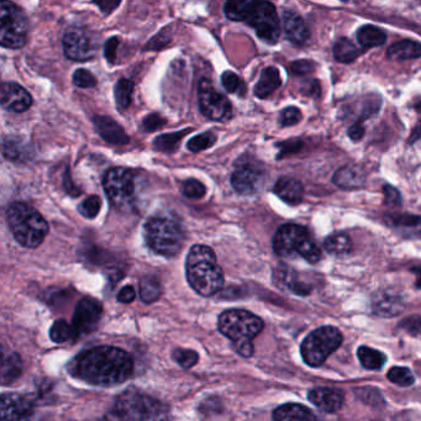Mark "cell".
<instances>
[{
  "label": "cell",
  "instance_id": "1",
  "mask_svg": "<svg viewBox=\"0 0 421 421\" xmlns=\"http://www.w3.org/2000/svg\"><path fill=\"white\" fill-rule=\"evenodd\" d=\"M134 372L128 352L113 346H99L82 352L70 366V373L86 383L113 387L124 383Z\"/></svg>",
  "mask_w": 421,
  "mask_h": 421
},
{
  "label": "cell",
  "instance_id": "2",
  "mask_svg": "<svg viewBox=\"0 0 421 421\" xmlns=\"http://www.w3.org/2000/svg\"><path fill=\"white\" fill-rule=\"evenodd\" d=\"M224 11L232 22H245L254 27L262 41L275 43L281 35V24L275 6L268 1L234 0L227 1Z\"/></svg>",
  "mask_w": 421,
  "mask_h": 421
},
{
  "label": "cell",
  "instance_id": "3",
  "mask_svg": "<svg viewBox=\"0 0 421 421\" xmlns=\"http://www.w3.org/2000/svg\"><path fill=\"white\" fill-rule=\"evenodd\" d=\"M187 280L195 292L211 297L224 286V273L217 265L215 252L206 245H195L185 261Z\"/></svg>",
  "mask_w": 421,
  "mask_h": 421
},
{
  "label": "cell",
  "instance_id": "4",
  "mask_svg": "<svg viewBox=\"0 0 421 421\" xmlns=\"http://www.w3.org/2000/svg\"><path fill=\"white\" fill-rule=\"evenodd\" d=\"M219 330L232 341L243 357L254 355V339L263 330V321L257 315L243 309L227 310L219 316Z\"/></svg>",
  "mask_w": 421,
  "mask_h": 421
},
{
  "label": "cell",
  "instance_id": "5",
  "mask_svg": "<svg viewBox=\"0 0 421 421\" xmlns=\"http://www.w3.org/2000/svg\"><path fill=\"white\" fill-rule=\"evenodd\" d=\"M6 220L17 243L26 249H36L49 234V224L33 206L14 201L6 209Z\"/></svg>",
  "mask_w": 421,
  "mask_h": 421
},
{
  "label": "cell",
  "instance_id": "6",
  "mask_svg": "<svg viewBox=\"0 0 421 421\" xmlns=\"http://www.w3.org/2000/svg\"><path fill=\"white\" fill-rule=\"evenodd\" d=\"M273 250L278 256L286 259L299 254L309 263H316L321 259V251L308 230L296 224L280 227L273 238Z\"/></svg>",
  "mask_w": 421,
  "mask_h": 421
},
{
  "label": "cell",
  "instance_id": "7",
  "mask_svg": "<svg viewBox=\"0 0 421 421\" xmlns=\"http://www.w3.org/2000/svg\"><path fill=\"white\" fill-rule=\"evenodd\" d=\"M162 405L150 395L135 389H130L116 398L113 408L103 416L102 421H145L158 415Z\"/></svg>",
  "mask_w": 421,
  "mask_h": 421
},
{
  "label": "cell",
  "instance_id": "8",
  "mask_svg": "<svg viewBox=\"0 0 421 421\" xmlns=\"http://www.w3.org/2000/svg\"><path fill=\"white\" fill-rule=\"evenodd\" d=\"M144 235L148 247L164 257H173L183 247L184 234L178 224L166 217H152L145 224Z\"/></svg>",
  "mask_w": 421,
  "mask_h": 421
},
{
  "label": "cell",
  "instance_id": "9",
  "mask_svg": "<svg viewBox=\"0 0 421 421\" xmlns=\"http://www.w3.org/2000/svg\"><path fill=\"white\" fill-rule=\"evenodd\" d=\"M342 334L334 326H323L309 334L300 346L304 362L310 367H319L340 347Z\"/></svg>",
  "mask_w": 421,
  "mask_h": 421
},
{
  "label": "cell",
  "instance_id": "10",
  "mask_svg": "<svg viewBox=\"0 0 421 421\" xmlns=\"http://www.w3.org/2000/svg\"><path fill=\"white\" fill-rule=\"evenodd\" d=\"M26 15L17 4L4 0L0 6V43L6 49H22L26 43Z\"/></svg>",
  "mask_w": 421,
  "mask_h": 421
},
{
  "label": "cell",
  "instance_id": "11",
  "mask_svg": "<svg viewBox=\"0 0 421 421\" xmlns=\"http://www.w3.org/2000/svg\"><path fill=\"white\" fill-rule=\"evenodd\" d=\"M105 194L116 209L124 210L132 206L136 198V179L132 171L123 167L109 169L103 178Z\"/></svg>",
  "mask_w": 421,
  "mask_h": 421
},
{
  "label": "cell",
  "instance_id": "12",
  "mask_svg": "<svg viewBox=\"0 0 421 421\" xmlns=\"http://www.w3.org/2000/svg\"><path fill=\"white\" fill-rule=\"evenodd\" d=\"M198 100L201 113L208 119L222 123L232 116V105L229 99L206 78L198 84Z\"/></svg>",
  "mask_w": 421,
  "mask_h": 421
},
{
  "label": "cell",
  "instance_id": "13",
  "mask_svg": "<svg viewBox=\"0 0 421 421\" xmlns=\"http://www.w3.org/2000/svg\"><path fill=\"white\" fill-rule=\"evenodd\" d=\"M265 173L252 158H241L231 176L234 190L243 195L254 194L263 183Z\"/></svg>",
  "mask_w": 421,
  "mask_h": 421
},
{
  "label": "cell",
  "instance_id": "14",
  "mask_svg": "<svg viewBox=\"0 0 421 421\" xmlns=\"http://www.w3.org/2000/svg\"><path fill=\"white\" fill-rule=\"evenodd\" d=\"M63 51L66 57L72 61L92 60L97 54V43L91 33L83 29H70L63 36Z\"/></svg>",
  "mask_w": 421,
  "mask_h": 421
},
{
  "label": "cell",
  "instance_id": "15",
  "mask_svg": "<svg viewBox=\"0 0 421 421\" xmlns=\"http://www.w3.org/2000/svg\"><path fill=\"white\" fill-rule=\"evenodd\" d=\"M103 314V305L94 298L86 297L77 304L73 315V329L76 336L88 335L97 329Z\"/></svg>",
  "mask_w": 421,
  "mask_h": 421
},
{
  "label": "cell",
  "instance_id": "16",
  "mask_svg": "<svg viewBox=\"0 0 421 421\" xmlns=\"http://www.w3.org/2000/svg\"><path fill=\"white\" fill-rule=\"evenodd\" d=\"M33 401L17 393H6L0 399L1 421H33Z\"/></svg>",
  "mask_w": 421,
  "mask_h": 421
},
{
  "label": "cell",
  "instance_id": "17",
  "mask_svg": "<svg viewBox=\"0 0 421 421\" xmlns=\"http://www.w3.org/2000/svg\"><path fill=\"white\" fill-rule=\"evenodd\" d=\"M1 107L11 113H24L33 105V97L24 86L8 82L0 89Z\"/></svg>",
  "mask_w": 421,
  "mask_h": 421
},
{
  "label": "cell",
  "instance_id": "18",
  "mask_svg": "<svg viewBox=\"0 0 421 421\" xmlns=\"http://www.w3.org/2000/svg\"><path fill=\"white\" fill-rule=\"evenodd\" d=\"M93 124L99 136L112 145H126L130 141L125 130L115 120L108 116H94Z\"/></svg>",
  "mask_w": 421,
  "mask_h": 421
},
{
  "label": "cell",
  "instance_id": "19",
  "mask_svg": "<svg viewBox=\"0 0 421 421\" xmlns=\"http://www.w3.org/2000/svg\"><path fill=\"white\" fill-rule=\"evenodd\" d=\"M308 399L325 413H336L340 411L344 405V395L336 389H313L309 392Z\"/></svg>",
  "mask_w": 421,
  "mask_h": 421
},
{
  "label": "cell",
  "instance_id": "20",
  "mask_svg": "<svg viewBox=\"0 0 421 421\" xmlns=\"http://www.w3.org/2000/svg\"><path fill=\"white\" fill-rule=\"evenodd\" d=\"M283 29L286 38L294 45L300 46L307 43L309 38L308 27L297 13L292 10L283 13Z\"/></svg>",
  "mask_w": 421,
  "mask_h": 421
},
{
  "label": "cell",
  "instance_id": "21",
  "mask_svg": "<svg viewBox=\"0 0 421 421\" xmlns=\"http://www.w3.org/2000/svg\"><path fill=\"white\" fill-rule=\"evenodd\" d=\"M275 193L289 206H297L303 200L304 188L303 184L296 178L282 177L277 181Z\"/></svg>",
  "mask_w": 421,
  "mask_h": 421
},
{
  "label": "cell",
  "instance_id": "22",
  "mask_svg": "<svg viewBox=\"0 0 421 421\" xmlns=\"http://www.w3.org/2000/svg\"><path fill=\"white\" fill-rule=\"evenodd\" d=\"M332 181L342 190H358L366 183V176L360 167L345 166L336 171Z\"/></svg>",
  "mask_w": 421,
  "mask_h": 421
},
{
  "label": "cell",
  "instance_id": "23",
  "mask_svg": "<svg viewBox=\"0 0 421 421\" xmlns=\"http://www.w3.org/2000/svg\"><path fill=\"white\" fill-rule=\"evenodd\" d=\"M273 421H319V419L307 406L288 403L275 409Z\"/></svg>",
  "mask_w": 421,
  "mask_h": 421
},
{
  "label": "cell",
  "instance_id": "24",
  "mask_svg": "<svg viewBox=\"0 0 421 421\" xmlns=\"http://www.w3.org/2000/svg\"><path fill=\"white\" fill-rule=\"evenodd\" d=\"M373 312L382 318H393L404 308V303L399 296L390 293H379L373 300Z\"/></svg>",
  "mask_w": 421,
  "mask_h": 421
},
{
  "label": "cell",
  "instance_id": "25",
  "mask_svg": "<svg viewBox=\"0 0 421 421\" xmlns=\"http://www.w3.org/2000/svg\"><path fill=\"white\" fill-rule=\"evenodd\" d=\"M275 277H277V282L281 284V286L291 291L294 294L308 296L309 293L312 292V286L299 281L297 273L286 266H281V268L277 270Z\"/></svg>",
  "mask_w": 421,
  "mask_h": 421
},
{
  "label": "cell",
  "instance_id": "26",
  "mask_svg": "<svg viewBox=\"0 0 421 421\" xmlns=\"http://www.w3.org/2000/svg\"><path fill=\"white\" fill-rule=\"evenodd\" d=\"M281 84L280 70H277L275 67H267L262 70L259 83L254 86V94L261 99H265L277 91Z\"/></svg>",
  "mask_w": 421,
  "mask_h": 421
},
{
  "label": "cell",
  "instance_id": "27",
  "mask_svg": "<svg viewBox=\"0 0 421 421\" xmlns=\"http://www.w3.org/2000/svg\"><path fill=\"white\" fill-rule=\"evenodd\" d=\"M387 56L390 60H415L421 57V43L413 40H404L389 47Z\"/></svg>",
  "mask_w": 421,
  "mask_h": 421
},
{
  "label": "cell",
  "instance_id": "28",
  "mask_svg": "<svg viewBox=\"0 0 421 421\" xmlns=\"http://www.w3.org/2000/svg\"><path fill=\"white\" fill-rule=\"evenodd\" d=\"M22 373V361L15 352H3L1 363V383L3 385L10 384L17 381Z\"/></svg>",
  "mask_w": 421,
  "mask_h": 421
},
{
  "label": "cell",
  "instance_id": "29",
  "mask_svg": "<svg viewBox=\"0 0 421 421\" xmlns=\"http://www.w3.org/2000/svg\"><path fill=\"white\" fill-rule=\"evenodd\" d=\"M357 40L363 49L378 47L387 40V33L382 29L373 25H365L357 31Z\"/></svg>",
  "mask_w": 421,
  "mask_h": 421
},
{
  "label": "cell",
  "instance_id": "30",
  "mask_svg": "<svg viewBox=\"0 0 421 421\" xmlns=\"http://www.w3.org/2000/svg\"><path fill=\"white\" fill-rule=\"evenodd\" d=\"M357 356L361 362L362 367L371 369V371H379L381 368H383L387 362V356L384 355L383 352L377 351L367 346L358 347Z\"/></svg>",
  "mask_w": 421,
  "mask_h": 421
},
{
  "label": "cell",
  "instance_id": "31",
  "mask_svg": "<svg viewBox=\"0 0 421 421\" xmlns=\"http://www.w3.org/2000/svg\"><path fill=\"white\" fill-rule=\"evenodd\" d=\"M162 294V286L161 282L153 275H146L140 281V298L141 300L147 304L156 302Z\"/></svg>",
  "mask_w": 421,
  "mask_h": 421
},
{
  "label": "cell",
  "instance_id": "32",
  "mask_svg": "<svg viewBox=\"0 0 421 421\" xmlns=\"http://www.w3.org/2000/svg\"><path fill=\"white\" fill-rule=\"evenodd\" d=\"M3 152L11 161H24L30 158V148L17 137H6Z\"/></svg>",
  "mask_w": 421,
  "mask_h": 421
},
{
  "label": "cell",
  "instance_id": "33",
  "mask_svg": "<svg viewBox=\"0 0 421 421\" xmlns=\"http://www.w3.org/2000/svg\"><path fill=\"white\" fill-rule=\"evenodd\" d=\"M324 247L329 254H349L351 251V240L342 232H336L330 235L324 241Z\"/></svg>",
  "mask_w": 421,
  "mask_h": 421
},
{
  "label": "cell",
  "instance_id": "34",
  "mask_svg": "<svg viewBox=\"0 0 421 421\" xmlns=\"http://www.w3.org/2000/svg\"><path fill=\"white\" fill-rule=\"evenodd\" d=\"M360 51L349 38H340L334 46V57L341 63H350L356 60Z\"/></svg>",
  "mask_w": 421,
  "mask_h": 421
},
{
  "label": "cell",
  "instance_id": "35",
  "mask_svg": "<svg viewBox=\"0 0 421 421\" xmlns=\"http://www.w3.org/2000/svg\"><path fill=\"white\" fill-rule=\"evenodd\" d=\"M49 337L54 342L63 344L67 341L76 339V331L73 329V325L68 324L66 320L61 319L54 321L52 328L49 330Z\"/></svg>",
  "mask_w": 421,
  "mask_h": 421
},
{
  "label": "cell",
  "instance_id": "36",
  "mask_svg": "<svg viewBox=\"0 0 421 421\" xmlns=\"http://www.w3.org/2000/svg\"><path fill=\"white\" fill-rule=\"evenodd\" d=\"M132 93H134V82L126 79V78L119 79L115 84V91H114L116 105L120 109L129 108Z\"/></svg>",
  "mask_w": 421,
  "mask_h": 421
},
{
  "label": "cell",
  "instance_id": "37",
  "mask_svg": "<svg viewBox=\"0 0 421 421\" xmlns=\"http://www.w3.org/2000/svg\"><path fill=\"white\" fill-rule=\"evenodd\" d=\"M190 130H183L179 132H173V134H164V135L158 136L153 141V146L157 151L172 152L177 148L179 142L183 139L184 135H187Z\"/></svg>",
  "mask_w": 421,
  "mask_h": 421
},
{
  "label": "cell",
  "instance_id": "38",
  "mask_svg": "<svg viewBox=\"0 0 421 421\" xmlns=\"http://www.w3.org/2000/svg\"><path fill=\"white\" fill-rule=\"evenodd\" d=\"M387 377L392 383L397 384L399 387H411L415 382L414 374L409 368L406 367L390 368Z\"/></svg>",
  "mask_w": 421,
  "mask_h": 421
},
{
  "label": "cell",
  "instance_id": "39",
  "mask_svg": "<svg viewBox=\"0 0 421 421\" xmlns=\"http://www.w3.org/2000/svg\"><path fill=\"white\" fill-rule=\"evenodd\" d=\"M222 83L227 92L236 93V94H240V95H243L245 92H246L245 84L240 79V77L238 75H235L234 72H230V70L222 73Z\"/></svg>",
  "mask_w": 421,
  "mask_h": 421
},
{
  "label": "cell",
  "instance_id": "40",
  "mask_svg": "<svg viewBox=\"0 0 421 421\" xmlns=\"http://www.w3.org/2000/svg\"><path fill=\"white\" fill-rule=\"evenodd\" d=\"M216 142V136L211 132H204L200 135L194 136L188 142V150L192 152L204 151L206 148L213 146Z\"/></svg>",
  "mask_w": 421,
  "mask_h": 421
},
{
  "label": "cell",
  "instance_id": "41",
  "mask_svg": "<svg viewBox=\"0 0 421 421\" xmlns=\"http://www.w3.org/2000/svg\"><path fill=\"white\" fill-rule=\"evenodd\" d=\"M100 206H102L100 198L98 195H91L82 201L78 209L82 215L86 216L88 219H94L100 211Z\"/></svg>",
  "mask_w": 421,
  "mask_h": 421
},
{
  "label": "cell",
  "instance_id": "42",
  "mask_svg": "<svg viewBox=\"0 0 421 421\" xmlns=\"http://www.w3.org/2000/svg\"><path fill=\"white\" fill-rule=\"evenodd\" d=\"M182 192H183L184 197H187L190 199H200L206 195V185L199 181L188 179L184 182Z\"/></svg>",
  "mask_w": 421,
  "mask_h": 421
},
{
  "label": "cell",
  "instance_id": "43",
  "mask_svg": "<svg viewBox=\"0 0 421 421\" xmlns=\"http://www.w3.org/2000/svg\"><path fill=\"white\" fill-rule=\"evenodd\" d=\"M173 360L178 363L181 367L190 368L194 366L198 362V353L193 350H184V349H177L172 353Z\"/></svg>",
  "mask_w": 421,
  "mask_h": 421
},
{
  "label": "cell",
  "instance_id": "44",
  "mask_svg": "<svg viewBox=\"0 0 421 421\" xmlns=\"http://www.w3.org/2000/svg\"><path fill=\"white\" fill-rule=\"evenodd\" d=\"M73 83L79 88H93L97 86V79L89 70L79 68L73 73Z\"/></svg>",
  "mask_w": 421,
  "mask_h": 421
},
{
  "label": "cell",
  "instance_id": "45",
  "mask_svg": "<svg viewBox=\"0 0 421 421\" xmlns=\"http://www.w3.org/2000/svg\"><path fill=\"white\" fill-rule=\"evenodd\" d=\"M390 222L395 227H406V229H418L421 227V219L419 216L393 215L390 216Z\"/></svg>",
  "mask_w": 421,
  "mask_h": 421
},
{
  "label": "cell",
  "instance_id": "46",
  "mask_svg": "<svg viewBox=\"0 0 421 421\" xmlns=\"http://www.w3.org/2000/svg\"><path fill=\"white\" fill-rule=\"evenodd\" d=\"M302 120V113L296 107L286 108L281 114L282 126H293Z\"/></svg>",
  "mask_w": 421,
  "mask_h": 421
},
{
  "label": "cell",
  "instance_id": "47",
  "mask_svg": "<svg viewBox=\"0 0 421 421\" xmlns=\"http://www.w3.org/2000/svg\"><path fill=\"white\" fill-rule=\"evenodd\" d=\"M384 201L387 206H398L401 204V197L398 190H395V187L390 185H384Z\"/></svg>",
  "mask_w": 421,
  "mask_h": 421
},
{
  "label": "cell",
  "instance_id": "48",
  "mask_svg": "<svg viewBox=\"0 0 421 421\" xmlns=\"http://www.w3.org/2000/svg\"><path fill=\"white\" fill-rule=\"evenodd\" d=\"M166 124V120L163 119L161 115L158 114H151L144 120L142 126L146 131H155V130L162 128L163 125Z\"/></svg>",
  "mask_w": 421,
  "mask_h": 421
},
{
  "label": "cell",
  "instance_id": "49",
  "mask_svg": "<svg viewBox=\"0 0 421 421\" xmlns=\"http://www.w3.org/2000/svg\"><path fill=\"white\" fill-rule=\"evenodd\" d=\"M118 46H119V38H112L110 40H108V43H105V51H104V54H105L107 60H108V62H110V63H114V62H115Z\"/></svg>",
  "mask_w": 421,
  "mask_h": 421
},
{
  "label": "cell",
  "instance_id": "50",
  "mask_svg": "<svg viewBox=\"0 0 421 421\" xmlns=\"http://www.w3.org/2000/svg\"><path fill=\"white\" fill-rule=\"evenodd\" d=\"M291 68H292L294 75L304 76V75H307V73L313 70V63L305 60L296 61V62H293Z\"/></svg>",
  "mask_w": 421,
  "mask_h": 421
},
{
  "label": "cell",
  "instance_id": "51",
  "mask_svg": "<svg viewBox=\"0 0 421 421\" xmlns=\"http://www.w3.org/2000/svg\"><path fill=\"white\" fill-rule=\"evenodd\" d=\"M136 298L135 289H134V286H126L124 288H121L120 289L119 294H118V297L116 299L119 300L120 303H124V304H128V303H131Z\"/></svg>",
  "mask_w": 421,
  "mask_h": 421
},
{
  "label": "cell",
  "instance_id": "52",
  "mask_svg": "<svg viewBox=\"0 0 421 421\" xmlns=\"http://www.w3.org/2000/svg\"><path fill=\"white\" fill-rule=\"evenodd\" d=\"M401 326H403L404 329L408 330L409 332H413V331H420L421 318H419V316H413V318L405 319Z\"/></svg>",
  "mask_w": 421,
  "mask_h": 421
},
{
  "label": "cell",
  "instance_id": "53",
  "mask_svg": "<svg viewBox=\"0 0 421 421\" xmlns=\"http://www.w3.org/2000/svg\"><path fill=\"white\" fill-rule=\"evenodd\" d=\"M347 134H349V136L353 141L361 140L363 135H365V129H363V125L361 124V121H357L356 124L352 125L351 128L349 129Z\"/></svg>",
  "mask_w": 421,
  "mask_h": 421
},
{
  "label": "cell",
  "instance_id": "54",
  "mask_svg": "<svg viewBox=\"0 0 421 421\" xmlns=\"http://www.w3.org/2000/svg\"><path fill=\"white\" fill-rule=\"evenodd\" d=\"M65 187L67 192L70 193V195H78L81 194V190H77L76 187L72 184V181H70V177H66L65 178Z\"/></svg>",
  "mask_w": 421,
  "mask_h": 421
},
{
  "label": "cell",
  "instance_id": "55",
  "mask_svg": "<svg viewBox=\"0 0 421 421\" xmlns=\"http://www.w3.org/2000/svg\"><path fill=\"white\" fill-rule=\"evenodd\" d=\"M411 270H413L416 275V288H421V266L414 267Z\"/></svg>",
  "mask_w": 421,
  "mask_h": 421
},
{
  "label": "cell",
  "instance_id": "56",
  "mask_svg": "<svg viewBox=\"0 0 421 421\" xmlns=\"http://www.w3.org/2000/svg\"><path fill=\"white\" fill-rule=\"evenodd\" d=\"M416 110H418V112L421 114V102L420 103L418 104V105H416Z\"/></svg>",
  "mask_w": 421,
  "mask_h": 421
}]
</instances>
